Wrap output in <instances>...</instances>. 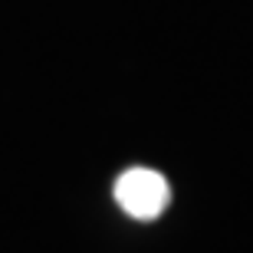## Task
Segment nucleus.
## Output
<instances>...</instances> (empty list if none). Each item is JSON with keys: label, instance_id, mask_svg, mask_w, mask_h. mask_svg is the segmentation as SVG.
I'll return each instance as SVG.
<instances>
[{"label": "nucleus", "instance_id": "nucleus-1", "mask_svg": "<svg viewBox=\"0 0 253 253\" xmlns=\"http://www.w3.org/2000/svg\"><path fill=\"white\" fill-rule=\"evenodd\" d=\"M115 201L135 220H155V217L165 214V207L171 201V184L165 181L161 171L135 165V168L119 174V181H115Z\"/></svg>", "mask_w": 253, "mask_h": 253}]
</instances>
